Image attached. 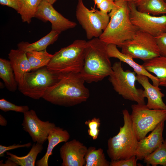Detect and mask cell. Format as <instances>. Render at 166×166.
Segmentation results:
<instances>
[{
    "label": "cell",
    "instance_id": "1",
    "mask_svg": "<svg viewBox=\"0 0 166 166\" xmlns=\"http://www.w3.org/2000/svg\"><path fill=\"white\" fill-rule=\"evenodd\" d=\"M80 73L62 74L59 80L46 91L42 98L52 104L71 107L85 102L89 90Z\"/></svg>",
    "mask_w": 166,
    "mask_h": 166
},
{
    "label": "cell",
    "instance_id": "2",
    "mask_svg": "<svg viewBox=\"0 0 166 166\" xmlns=\"http://www.w3.org/2000/svg\"><path fill=\"white\" fill-rule=\"evenodd\" d=\"M107 45L99 38L87 42L84 64L80 73L88 83L97 82L109 76L113 71Z\"/></svg>",
    "mask_w": 166,
    "mask_h": 166
},
{
    "label": "cell",
    "instance_id": "3",
    "mask_svg": "<svg viewBox=\"0 0 166 166\" xmlns=\"http://www.w3.org/2000/svg\"><path fill=\"white\" fill-rule=\"evenodd\" d=\"M117 7L109 14L110 20L99 38L106 45L113 44L121 47L124 42L131 39L139 29L130 19L128 2L115 1Z\"/></svg>",
    "mask_w": 166,
    "mask_h": 166
},
{
    "label": "cell",
    "instance_id": "4",
    "mask_svg": "<svg viewBox=\"0 0 166 166\" xmlns=\"http://www.w3.org/2000/svg\"><path fill=\"white\" fill-rule=\"evenodd\" d=\"M87 42L76 40L68 46L61 48L53 54L47 68L61 74L80 73L84 65Z\"/></svg>",
    "mask_w": 166,
    "mask_h": 166
},
{
    "label": "cell",
    "instance_id": "5",
    "mask_svg": "<svg viewBox=\"0 0 166 166\" xmlns=\"http://www.w3.org/2000/svg\"><path fill=\"white\" fill-rule=\"evenodd\" d=\"M124 124L116 135L108 140L107 152L111 160L128 159L135 155L138 141L134 130L130 114L124 109L122 111Z\"/></svg>",
    "mask_w": 166,
    "mask_h": 166
},
{
    "label": "cell",
    "instance_id": "6",
    "mask_svg": "<svg viewBox=\"0 0 166 166\" xmlns=\"http://www.w3.org/2000/svg\"><path fill=\"white\" fill-rule=\"evenodd\" d=\"M112 69L109 80L115 91L124 99L145 104L143 90L136 86V73L129 69L124 70L121 61L114 63Z\"/></svg>",
    "mask_w": 166,
    "mask_h": 166
},
{
    "label": "cell",
    "instance_id": "7",
    "mask_svg": "<svg viewBox=\"0 0 166 166\" xmlns=\"http://www.w3.org/2000/svg\"><path fill=\"white\" fill-rule=\"evenodd\" d=\"M62 75L44 66L26 73L22 84L18 86V89L25 96L39 100L42 98L49 87L59 80Z\"/></svg>",
    "mask_w": 166,
    "mask_h": 166
},
{
    "label": "cell",
    "instance_id": "8",
    "mask_svg": "<svg viewBox=\"0 0 166 166\" xmlns=\"http://www.w3.org/2000/svg\"><path fill=\"white\" fill-rule=\"evenodd\" d=\"M132 124L138 141L145 137L162 121H166V110L149 109L145 104L131 105Z\"/></svg>",
    "mask_w": 166,
    "mask_h": 166
},
{
    "label": "cell",
    "instance_id": "9",
    "mask_svg": "<svg viewBox=\"0 0 166 166\" xmlns=\"http://www.w3.org/2000/svg\"><path fill=\"white\" fill-rule=\"evenodd\" d=\"M121 48L122 53L144 61L160 56L155 37L140 30Z\"/></svg>",
    "mask_w": 166,
    "mask_h": 166
},
{
    "label": "cell",
    "instance_id": "10",
    "mask_svg": "<svg viewBox=\"0 0 166 166\" xmlns=\"http://www.w3.org/2000/svg\"><path fill=\"white\" fill-rule=\"evenodd\" d=\"M77 19L85 30L89 40L99 38L110 20L109 14H105L94 8L89 10L83 0H78L76 10Z\"/></svg>",
    "mask_w": 166,
    "mask_h": 166
},
{
    "label": "cell",
    "instance_id": "11",
    "mask_svg": "<svg viewBox=\"0 0 166 166\" xmlns=\"http://www.w3.org/2000/svg\"><path fill=\"white\" fill-rule=\"evenodd\" d=\"M128 5L131 21L139 30L155 37L166 32V15L156 16L140 12L135 2H128Z\"/></svg>",
    "mask_w": 166,
    "mask_h": 166
},
{
    "label": "cell",
    "instance_id": "12",
    "mask_svg": "<svg viewBox=\"0 0 166 166\" xmlns=\"http://www.w3.org/2000/svg\"><path fill=\"white\" fill-rule=\"evenodd\" d=\"M23 114L22 124L23 130L28 133L33 142L43 144L47 140L51 130L56 126L55 124L49 121H42L33 109Z\"/></svg>",
    "mask_w": 166,
    "mask_h": 166
},
{
    "label": "cell",
    "instance_id": "13",
    "mask_svg": "<svg viewBox=\"0 0 166 166\" xmlns=\"http://www.w3.org/2000/svg\"><path fill=\"white\" fill-rule=\"evenodd\" d=\"M35 17L45 22L49 21L51 23L52 30L60 33L77 26L76 23L65 18L45 0H42L40 3Z\"/></svg>",
    "mask_w": 166,
    "mask_h": 166
},
{
    "label": "cell",
    "instance_id": "14",
    "mask_svg": "<svg viewBox=\"0 0 166 166\" xmlns=\"http://www.w3.org/2000/svg\"><path fill=\"white\" fill-rule=\"evenodd\" d=\"M88 148L75 139L67 141L60 148L62 166H83L85 164V157Z\"/></svg>",
    "mask_w": 166,
    "mask_h": 166
},
{
    "label": "cell",
    "instance_id": "15",
    "mask_svg": "<svg viewBox=\"0 0 166 166\" xmlns=\"http://www.w3.org/2000/svg\"><path fill=\"white\" fill-rule=\"evenodd\" d=\"M164 124V121L159 123L148 136L138 141L135 155L138 160H143L163 142Z\"/></svg>",
    "mask_w": 166,
    "mask_h": 166
},
{
    "label": "cell",
    "instance_id": "16",
    "mask_svg": "<svg viewBox=\"0 0 166 166\" xmlns=\"http://www.w3.org/2000/svg\"><path fill=\"white\" fill-rule=\"evenodd\" d=\"M149 78L143 75H136V81L144 89L143 96L147 99L146 106L150 109L166 110V105L162 99L165 95L161 92L159 86L154 85L150 83Z\"/></svg>",
    "mask_w": 166,
    "mask_h": 166
},
{
    "label": "cell",
    "instance_id": "17",
    "mask_svg": "<svg viewBox=\"0 0 166 166\" xmlns=\"http://www.w3.org/2000/svg\"><path fill=\"white\" fill-rule=\"evenodd\" d=\"M8 58L18 86L23 81L26 74L31 71V67L26 52L18 49H12L8 54Z\"/></svg>",
    "mask_w": 166,
    "mask_h": 166
},
{
    "label": "cell",
    "instance_id": "18",
    "mask_svg": "<svg viewBox=\"0 0 166 166\" xmlns=\"http://www.w3.org/2000/svg\"><path fill=\"white\" fill-rule=\"evenodd\" d=\"M114 44L107 45V50L109 57L117 58L120 61L127 64L132 67L137 75H143L148 77L152 82L153 85L158 86L159 81L157 77L147 71L142 65L135 62L133 59L129 55L120 52Z\"/></svg>",
    "mask_w": 166,
    "mask_h": 166
},
{
    "label": "cell",
    "instance_id": "19",
    "mask_svg": "<svg viewBox=\"0 0 166 166\" xmlns=\"http://www.w3.org/2000/svg\"><path fill=\"white\" fill-rule=\"evenodd\" d=\"M70 137V134L67 130L59 127H55L48 136V144L46 152L42 158L36 162V165L48 166L49 158L52 154L54 148L59 144L68 141Z\"/></svg>",
    "mask_w": 166,
    "mask_h": 166
},
{
    "label": "cell",
    "instance_id": "20",
    "mask_svg": "<svg viewBox=\"0 0 166 166\" xmlns=\"http://www.w3.org/2000/svg\"><path fill=\"white\" fill-rule=\"evenodd\" d=\"M142 65L147 71L156 75L159 86L166 87V57L160 56L144 61Z\"/></svg>",
    "mask_w": 166,
    "mask_h": 166
},
{
    "label": "cell",
    "instance_id": "21",
    "mask_svg": "<svg viewBox=\"0 0 166 166\" xmlns=\"http://www.w3.org/2000/svg\"><path fill=\"white\" fill-rule=\"evenodd\" d=\"M61 33L58 31L51 30L47 35L35 42L30 43L22 42L18 43L17 46L18 49L26 52L30 51L44 50L57 39Z\"/></svg>",
    "mask_w": 166,
    "mask_h": 166
},
{
    "label": "cell",
    "instance_id": "22",
    "mask_svg": "<svg viewBox=\"0 0 166 166\" xmlns=\"http://www.w3.org/2000/svg\"><path fill=\"white\" fill-rule=\"evenodd\" d=\"M135 2L137 10L141 12L154 16L166 14L164 0H138Z\"/></svg>",
    "mask_w": 166,
    "mask_h": 166
},
{
    "label": "cell",
    "instance_id": "23",
    "mask_svg": "<svg viewBox=\"0 0 166 166\" xmlns=\"http://www.w3.org/2000/svg\"><path fill=\"white\" fill-rule=\"evenodd\" d=\"M43 149V144L36 143L33 144L30 151L26 155L20 157L7 152L6 154L10 156L7 158L12 160L18 166H34L37 156Z\"/></svg>",
    "mask_w": 166,
    "mask_h": 166
},
{
    "label": "cell",
    "instance_id": "24",
    "mask_svg": "<svg viewBox=\"0 0 166 166\" xmlns=\"http://www.w3.org/2000/svg\"><path fill=\"white\" fill-rule=\"evenodd\" d=\"M0 77L9 91H16L18 84L10 61L2 58H0Z\"/></svg>",
    "mask_w": 166,
    "mask_h": 166
},
{
    "label": "cell",
    "instance_id": "25",
    "mask_svg": "<svg viewBox=\"0 0 166 166\" xmlns=\"http://www.w3.org/2000/svg\"><path fill=\"white\" fill-rule=\"evenodd\" d=\"M42 0H19V7L17 11L22 22L30 23L34 17Z\"/></svg>",
    "mask_w": 166,
    "mask_h": 166
},
{
    "label": "cell",
    "instance_id": "26",
    "mask_svg": "<svg viewBox=\"0 0 166 166\" xmlns=\"http://www.w3.org/2000/svg\"><path fill=\"white\" fill-rule=\"evenodd\" d=\"M26 54L31 66V71L47 66L53 56L46 49L41 51H30L26 52Z\"/></svg>",
    "mask_w": 166,
    "mask_h": 166
},
{
    "label": "cell",
    "instance_id": "27",
    "mask_svg": "<svg viewBox=\"0 0 166 166\" xmlns=\"http://www.w3.org/2000/svg\"><path fill=\"white\" fill-rule=\"evenodd\" d=\"M85 166H109L110 162L106 159L103 149L94 147L88 148L85 157Z\"/></svg>",
    "mask_w": 166,
    "mask_h": 166
},
{
    "label": "cell",
    "instance_id": "28",
    "mask_svg": "<svg viewBox=\"0 0 166 166\" xmlns=\"http://www.w3.org/2000/svg\"><path fill=\"white\" fill-rule=\"evenodd\" d=\"M144 163L148 166H166V139L155 151L145 157Z\"/></svg>",
    "mask_w": 166,
    "mask_h": 166
},
{
    "label": "cell",
    "instance_id": "29",
    "mask_svg": "<svg viewBox=\"0 0 166 166\" xmlns=\"http://www.w3.org/2000/svg\"><path fill=\"white\" fill-rule=\"evenodd\" d=\"M0 109L5 112L12 111L23 113L29 110L27 105H16L4 98L0 100Z\"/></svg>",
    "mask_w": 166,
    "mask_h": 166
},
{
    "label": "cell",
    "instance_id": "30",
    "mask_svg": "<svg viewBox=\"0 0 166 166\" xmlns=\"http://www.w3.org/2000/svg\"><path fill=\"white\" fill-rule=\"evenodd\" d=\"M85 124L89 128L88 130V135L93 140L97 139L100 132L99 128L101 125L100 119L94 117L91 120H88L86 121Z\"/></svg>",
    "mask_w": 166,
    "mask_h": 166
},
{
    "label": "cell",
    "instance_id": "31",
    "mask_svg": "<svg viewBox=\"0 0 166 166\" xmlns=\"http://www.w3.org/2000/svg\"><path fill=\"white\" fill-rule=\"evenodd\" d=\"M138 160L136 156L131 158L124 159L116 160H111L110 162V166H136Z\"/></svg>",
    "mask_w": 166,
    "mask_h": 166
},
{
    "label": "cell",
    "instance_id": "32",
    "mask_svg": "<svg viewBox=\"0 0 166 166\" xmlns=\"http://www.w3.org/2000/svg\"><path fill=\"white\" fill-rule=\"evenodd\" d=\"M117 6V4L114 0H104L97 7L103 13L108 14Z\"/></svg>",
    "mask_w": 166,
    "mask_h": 166
},
{
    "label": "cell",
    "instance_id": "33",
    "mask_svg": "<svg viewBox=\"0 0 166 166\" xmlns=\"http://www.w3.org/2000/svg\"><path fill=\"white\" fill-rule=\"evenodd\" d=\"M155 38L160 56L166 57V32Z\"/></svg>",
    "mask_w": 166,
    "mask_h": 166
},
{
    "label": "cell",
    "instance_id": "34",
    "mask_svg": "<svg viewBox=\"0 0 166 166\" xmlns=\"http://www.w3.org/2000/svg\"><path fill=\"white\" fill-rule=\"evenodd\" d=\"M32 144L31 142H29L22 144H14L8 146L0 145V156L1 157L3 156L4 153L8 151L20 148H29L31 146Z\"/></svg>",
    "mask_w": 166,
    "mask_h": 166
},
{
    "label": "cell",
    "instance_id": "35",
    "mask_svg": "<svg viewBox=\"0 0 166 166\" xmlns=\"http://www.w3.org/2000/svg\"><path fill=\"white\" fill-rule=\"evenodd\" d=\"M0 4L11 7L17 12L19 9V0H0Z\"/></svg>",
    "mask_w": 166,
    "mask_h": 166
},
{
    "label": "cell",
    "instance_id": "36",
    "mask_svg": "<svg viewBox=\"0 0 166 166\" xmlns=\"http://www.w3.org/2000/svg\"><path fill=\"white\" fill-rule=\"evenodd\" d=\"M0 166H18L17 164L13 161L12 160L8 159L7 160H6L5 164L1 163H0Z\"/></svg>",
    "mask_w": 166,
    "mask_h": 166
},
{
    "label": "cell",
    "instance_id": "37",
    "mask_svg": "<svg viewBox=\"0 0 166 166\" xmlns=\"http://www.w3.org/2000/svg\"><path fill=\"white\" fill-rule=\"evenodd\" d=\"M7 124V121L1 114L0 115V124L2 126H6Z\"/></svg>",
    "mask_w": 166,
    "mask_h": 166
},
{
    "label": "cell",
    "instance_id": "38",
    "mask_svg": "<svg viewBox=\"0 0 166 166\" xmlns=\"http://www.w3.org/2000/svg\"><path fill=\"white\" fill-rule=\"evenodd\" d=\"M104 0H93L95 5L98 6Z\"/></svg>",
    "mask_w": 166,
    "mask_h": 166
},
{
    "label": "cell",
    "instance_id": "39",
    "mask_svg": "<svg viewBox=\"0 0 166 166\" xmlns=\"http://www.w3.org/2000/svg\"><path fill=\"white\" fill-rule=\"evenodd\" d=\"M50 4L53 5L56 1L57 0H45Z\"/></svg>",
    "mask_w": 166,
    "mask_h": 166
},
{
    "label": "cell",
    "instance_id": "40",
    "mask_svg": "<svg viewBox=\"0 0 166 166\" xmlns=\"http://www.w3.org/2000/svg\"><path fill=\"white\" fill-rule=\"evenodd\" d=\"M114 0L116 1L117 0ZM123 0L127 1V2H136L138 0Z\"/></svg>",
    "mask_w": 166,
    "mask_h": 166
},
{
    "label": "cell",
    "instance_id": "41",
    "mask_svg": "<svg viewBox=\"0 0 166 166\" xmlns=\"http://www.w3.org/2000/svg\"><path fill=\"white\" fill-rule=\"evenodd\" d=\"M165 1H166V0H164Z\"/></svg>",
    "mask_w": 166,
    "mask_h": 166
}]
</instances>
